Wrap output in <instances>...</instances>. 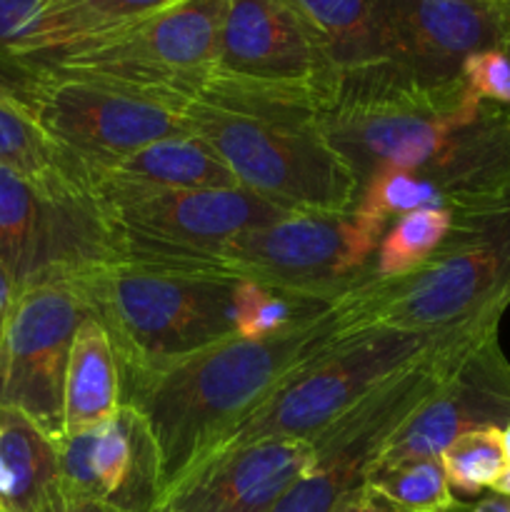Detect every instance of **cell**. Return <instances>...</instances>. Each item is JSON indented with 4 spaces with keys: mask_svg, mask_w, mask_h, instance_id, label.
<instances>
[{
    "mask_svg": "<svg viewBox=\"0 0 510 512\" xmlns=\"http://www.w3.org/2000/svg\"><path fill=\"white\" fill-rule=\"evenodd\" d=\"M88 315L75 280L23 288L0 330V408L63 438V385L78 325Z\"/></svg>",
    "mask_w": 510,
    "mask_h": 512,
    "instance_id": "7c38bea8",
    "label": "cell"
},
{
    "mask_svg": "<svg viewBox=\"0 0 510 512\" xmlns=\"http://www.w3.org/2000/svg\"><path fill=\"white\" fill-rule=\"evenodd\" d=\"M0 88L28 108L48 138L83 170V180L90 165L190 133L188 100L120 80L48 70L3 80Z\"/></svg>",
    "mask_w": 510,
    "mask_h": 512,
    "instance_id": "52a82bcc",
    "label": "cell"
},
{
    "mask_svg": "<svg viewBox=\"0 0 510 512\" xmlns=\"http://www.w3.org/2000/svg\"><path fill=\"white\" fill-rule=\"evenodd\" d=\"M460 218L448 208L405 213L390 223L373 255V278H400L420 270L453 238Z\"/></svg>",
    "mask_w": 510,
    "mask_h": 512,
    "instance_id": "cb8c5ba5",
    "label": "cell"
},
{
    "mask_svg": "<svg viewBox=\"0 0 510 512\" xmlns=\"http://www.w3.org/2000/svg\"><path fill=\"white\" fill-rule=\"evenodd\" d=\"M73 280L113 343L120 378L235 335L240 280L228 275L115 260Z\"/></svg>",
    "mask_w": 510,
    "mask_h": 512,
    "instance_id": "277c9868",
    "label": "cell"
},
{
    "mask_svg": "<svg viewBox=\"0 0 510 512\" xmlns=\"http://www.w3.org/2000/svg\"><path fill=\"white\" fill-rule=\"evenodd\" d=\"M175 3H180V0H68V5L88 30V38L110 28H118V25L133 23V20L145 18L150 13H158V10L170 8Z\"/></svg>",
    "mask_w": 510,
    "mask_h": 512,
    "instance_id": "f1b7e54d",
    "label": "cell"
},
{
    "mask_svg": "<svg viewBox=\"0 0 510 512\" xmlns=\"http://www.w3.org/2000/svg\"><path fill=\"white\" fill-rule=\"evenodd\" d=\"M325 93L210 75L185 103V120L240 188L288 213H345L363 185L320 128Z\"/></svg>",
    "mask_w": 510,
    "mask_h": 512,
    "instance_id": "7a4b0ae2",
    "label": "cell"
},
{
    "mask_svg": "<svg viewBox=\"0 0 510 512\" xmlns=\"http://www.w3.org/2000/svg\"><path fill=\"white\" fill-rule=\"evenodd\" d=\"M450 512H510V498L508 495L488 493L483 498L473 500V503H465V500H458L455 508Z\"/></svg>",
    "mask_w": 510,
    "mask_h": 512,
    "instance_id": "4dcf8cb0",
    "label": "cell"
},
{
    "mask_svg": "<svg viewBox=\"0 0 510 512\" xmlns=\"http://www.w3.org/2000/svg\"><path fill=\"white\" fill-rule=\"evenodd\" d=\"M333 300L285 293L255 283H238L235 290V335L238 338H268L325 315Z\"/></svg>",
    "mask_w": 510,
    "mask_h": 512,
    "instance_id": "484cf974",
    "label": "cell"
},
{
    "mask_svg": "<svg viewBox=\"0 0 510 512\" xmlns=\"http://www.w3.org/2000/svg\"><path fill=\"white\" fill-rule=\"evenodd\" d=\"M510 308V203L460 218L428 265L400 278H368L333 303L338 335L393 328L413 333H498Z\"/></svg>",
    "mask_w": 510,
    "mask_h": 512,
    "instance_id": "3957f363",
    "label": "cell"
},
{
    "mask_svg": "<svg viewBox=\"0 0 510 512\" xmlns=\"http://www.w3.org/2000/svg\"><path fill=\"white\" fill-rule=\"evenodd\" d=\"M85 38L68 0H0V83L45 73Z\"/></svg>",
    "mask_w": 510,
    "mask_h": 512,
    "instance_id": "d6986e66",
    "label": "cell"
},
{
    "mask_svg": "<svg viewBox=\"0 0 510 512\" xmlns=\"http://www.w3.org/2000/svg\"><path fill=\"white\" fill-rule=\"evenodd\" d=\"M503 48H505V53L510 55V0H508V38H505Z\"/></svg>",
    "mask_w": 510,
    "mask_h": 512,
    "instance_id": "d590c367",
    "label": "cell"
},
{
    "mask_svg": "<svg viewBox=\"0 0 510 512\" xmlns=\"http://www.w3.org/2000/svg\"><path fill=\"white\" fill-rule=\"evenodd\" d=\"M155 512H160V508H158V510H155Z\"/></svg>",
    "mask_w": 510,
    "mask_h": 512,
    "instance_id": "f35d334b",
    "label": "cell"
},
{
    "mask_svg": "<svg viewBox=\"0 0 510 512\" xmlns=\"http://www.w3.org/2000/svg\"><path fill=\"white\" fill-rule=\"evenodd\" d=\"M380 238L355 208L298 210L235 240L223 255V273L240 283L335 303L368 278Z\"/></svg>",
    "mask_w": 510,
    "mask_h": 512,
    "instance_id": "30bf717a",
    "label": "cell"
},
{
    "mask_svg": "<svg viewBox=\"0 0 510 512\" xmlns=\"http://www.w3.org/2000/svg\"><path fill=\"white\" fill-rule=\"evenodd\" d=\"M65 503H95L110 512H155L163 503L160 453L143 415L120 405L113 418L58 440Z\"/></svg>",
    "mask_w": 510,
    "mask_h": 512,
    "instance_id": "5bb4252c",
    "label": "cell"
},
{
    "mask_svg": "<svg viewBox=\"0 0 510 512\" xmlns=\"http://www.w3.org/2000/svg\"><path fill=\"white\" fill-rule=\"evenodd\" d=\"M160 512H170V510H165V508H163V505H160Z\"/></svg>",
    "mask_w": 510,
    "mask_h": 512,
    "instance_id": "74e56055",
    "label": "cell"
},
{
    "mask_svg": "<svg viewBox=\"0 0 510 512\" xmlns=\"http://www.w3.org/2000/svg\"><path fill=\"white\" fill-rule=\"evenodd\" d=\"M90 183L160 190L238 188V180L225 168L223 160L190 133L170 135L110 163L90 165L85 168V190Z\"/></svg>",
    "mask_w": 510,
    "mask_h": 512,
    "instance_id": "ac0fdd59",
    "label": "cell"
},
{
    "mask_svg": "<svg viewBox=\"0 0 510 512\" xmlns=\"http://www.w3.org/2000/svg\"><path fill=\"white\" fill-rule=\"evenodd\" d=\"M475 3H490V5H498V3H508V0H475Z\"/></svg>",
    "mask_w": 510,
    "mask_h": 512,
    "instance_id": "8d00e7d4",
    "label": "cell"
},
{
    "mask_svg": "<svg viewBox=\"0 0 510 512\" xmlns=\"http://www.w3.org/2000/svg\"><path fill=\"white\" fill-rule=\"evenodd\" d=\"M503 450H505V460L510 465V423L503 428Z\"/></svg>",
    "mask_w": 510,
    "mask_h": 512,
    "instance_id": "e575fe53",
    "label": "cell"
},
{
    "mask_svg": "<svg viewBox=\"0 0 510 512\" xmlns=\"http://www.w3.org/2000/svg\"><path fill=\"white\" fill-rule=\"evenodd\" d=\"M225 10L228 0H180L83 40L50 70L98 75L190 100L215 70Z\"/></svg>",
    "mask_w": 510,
    "mask_h": 512,
    "instance_id": "9c48e42d",
    "label": "cell"
},
{
    "mask_svg": "<svg viewBox=\"0 0 510 512\" xmlns=\"http://www.w3.org/2000/svg\"><path fill=\"white\" fill-rule=\"evenodd\" d=\"M88 195L103 213L120 260L223 273V255L250 230L288 210L245 188L160 190L90 183Z\"/></svg>",
    "mask_w": 510,
    "mask_h": 512,
    "instance_id": "5b68a950",
    "label": "cell"
},
{
    "mask_svg": "<svg viewBox=\"0 0 510 512\" xmlns=\"http://www.w3.org/2000/svg\"><path fill=\"white\" fill-rule=\"evenodd\" d=\"M508 423L510 360L495 333L463 355L438 390L385 440L370 468L400 460L440 458L458 435L480 428L503 430Z\"/></svg>",
    "mask_w": 510,
    "mask_h": 512,
    "instance_id": "9a60e30c",
    "label": "cell"
},
{
    "mask_svg": "<svg viewBox=\"0 0 510 512\" xmlns=\"http://www.w3.org/2000/svg\"><path fill=\"white\" fill-rule=\"evenodd\" d=\"M213 75L270 88L328 90V63L283 0H228Z\"/></svg>",
    "mask_w": 510,
    "mask_h": 512,
    "instance_id": "2e32d148",
    "label": "cell"
},
{
    "mask_svg": "<svg viewBox=\"0 0 510 512\" xmlns=\"http://www.w3.org/2000/svg\"><path fill=\"white\" fill-rule=\"evenodd\" d=\"M490 493H498V495H508L510 498V465L505 468V473L495 480V485L490 488Z\"/></svg>",
    "mask_w": 510,
    "mask_h": 512,
    "instance_id": "836d02e7",
    "label": "cell"
},
{
    "mask_svg": "<svg viewBox=\"0 0 510 512\" xmlns=\"http://www.w3.org/2000/svg\"><path fill=\"white\" fill-rule=\"evenodd\" d=\"M458 338L480 335L393 328L335 335L313 358L295 368L215 453L258 440H313L385 380Z\"/></svg>",
    "mask_w": 510,
    "mask_h": 512,
    "instance_id": "8992f818",
    "label": "cell"
},
{
    "mask_svg": "<svg viewBox=\"0 0 510 512\" xmlns=\"http://www.w3.org/2000/svg\"><path fill=\"white\" fill-rule=\"evenodd\" d=\"M115 260L118 243L88 193L0 165V263L20 290L73 280Z\"/></svg>",
    "mask_w": 510,
    "mask_h": 512,
    "instance_id": "8fae6325",
    "label": "cell"
},
{
    "mask_svg": "<svg viewBox=\"0 0 510 512\" xmlns=\"http://www.w3.org/2000/svg\"><path fill=\"white\" fill-rule=\"evenodd\" d=\"M53 512H110L103 505H95V503H63L58 510Z\"/></svg>",
    "mask_w": 510,
    "mask_h": 512,
    "instance_id": "d6a6232c",
    "label": "cell"
},
{
    "mask_svg": "<svg viewBox=\"0 0 510 512\" xmlns=\"http://www.w3.org/2000/svg\"><path fill=\"white\" fill-rule=\"evenodd\" d=\"M63 503L58 440L20 410L0 408V512H53Z\"/></svg>",
    "mask_w": 510,
    "mask_h": 512,
    "instance_id": "ffe728a7",
    "label": "cell"
},
{
    "mask_svg": "<svg viewBox=\"0 0 510 512\" xmlns=\"http://www.w3.org/2000/svg\"><path fill=\"white\" fill-rule=\"evenodd\" d=\"M485 338L488 335L450 340L358 400L348 413L310 440L313 463L270 512L333 510L343 495L363 485L385 440L438 390L463 355Z\"/></svg>",
    "mask_w": 510,
    "mask_h": 512,
    "instance_id": "ba28073f",
    "label": "cell"
},
{
    "mask_svg": "<svg viewBox=\"0 0 510 512\" xmlns=\"http://www.w3.org/2000/svg\"><path fill=\"white\" fill-rule=\"evenodd\" d=\"M380 65L403 80L438 88L460 80L470 55L503 48L508 3L375 0Z\"/></svg>",
    "mask_w": 510,
    "mask_h": 512,
    "instance_id": "4fadbf2b",
    "label": "cell"
},
{
    "mask_svg": "<svg viewBox=\"0 0 510 512\" xmlns=\"http://www.w3.org/2000/svg\"><path fill=\"white\" fill-rule=\"evenodd\" d=\"M0 165H8L40 183L88 193L83 170L48 138L28 108L3 88H0Z\"/></svg>",
    "mask_w": 510,
    "mask_h": 512,
    "instance_id": "603a6c76",
    "label": "cell"
},
{
    "mask_svg": "<svg viewBox=\"0 0 510 512\" xmlns=\"http://www.w3.org/2000/svg\"><path fill=\"white\" fill-rule=\"evenodd\" d=\"M330 512H408V510L398 508V505L390 503L388 498L375 493V490L368 488V485H360V488L350 490L348 495H343Z\"/></svg>",
    "mask_w": 510,
    "mask_h": 512,
    "instance_id": "f546056e",
    "label": "cell"
},
{
    "mask_svg": "<svg viewBox=\"0 0 510 512\" xmlns=\"http://www.w3.org/2000/svg\"><path fill=\"white\" fill-rule=\"evenodd\" d=\"M123 405L120 365L103 325L85 315L70 348L63 385V438L113 418Z\"/></svg>",
    "mask_w": 510,
    "mask_h": 512,
    "instance_id": "44dd1931",
    "label": "cell"
},
{
    "mask_svg": "<svg viewBox=\"0 0 510 512\" xmlns=\"http://www.w3.org/2000/svg\"><path fill=\"white\" fill-rule=\"evenodd\" d=\"M465 88L480 103L510 110V55L505 48L480 50L470 55L460 70Z\"/></svg>",
    "mask_w": 510,
    "mask_h": 512,
    "instance_id": "83f0119b",
    "label": "cell"
},
{
    "mask_svg": "<svg viewBox=\"0 0 510 512\" xmlns=\"http://www.w3.org/2000/svg\"><path fill=\"white\" fill-rule=\"evenodd\" d=\"M450 488L460 495H480L490 490L505 473L508 460L503 450V430L480 428L458 435L440 455Z\"/></svg>",
    "mask_w": 510,
    "mask_h": 512,
    "instance_id": "4316f807",
    "label": "cell"
},
{
    "mask_svg": "<svg viewBox=\"0 0 510 512\" xmlns=\"http://www.w3.org/2000/svg\"><path fill=\"white\" fill-rule=\"evenodd\" d=\"M310 463V440L235 445L210 455L160 505L170 512H270Z\"/></svg>",
    "mask_w": 510,
    "mask_h": 512,
    "instance_id": "e0dca14e",
    "label": "cell"
},
{
    "mask_svg": "<svg viewBox=\"0 0 510 512\" xmlns=\"http://www.w3.org/2000/svg\"><path fill=\"white\" fill-rule=\"evenodd\" d=\"M303 23L333 78L380 65L375 0H283Z\"/></svg>",
    "mask_w": 510,
    "mask_h": 512,
    "instance_id": "7402d4cb",
    "label": "cell"
},
{
    "mask_svg": "<svg viewBox=\"0 0 510 512\" xmlns=\"http://www.w3.org/2000/svg\"><path fill=\"white\" fill-rule=\"evenodd\" d=\"M335 335L328 310L268 338L228 335L173 363L120 378V398L143 415L158 443L163 500Z\"/></svg>",
    "mask_w": 510,
    "mask_h": 512,
    "instance_id": "6da1fadb",
    "label": "cell"
},
{
    "mask_svg": "<svg viewBox=\"0 0 510 512\" xmlns=\"http://www.w3.org/2000/svg\"><path fill=\"white\" fill-rule=\"evenodd\" d=\"M363 485L408 512H450L458 503L440 458L400 460L370 468Z\"/></svg>",
    "mask_w": 510,
    "mask_h": 512,
    "instance_id": "d4e9b609",
    "label": "cell"
},
{
    "mask_svg": "<svg viewBox=\"0 0 510 512\" xmlns=\"http://www.w3.org/2000/svg\"><path fill=\"white\" fill-rule=\"evenodd\" d=\"M18 293H20L18 283H15L13 275L8 273V268L0 263V330H3L5 320H8V315H10V310H13Z\"/></svg>",
    "mask_w": 510,
    "mask_h": 512,
    "instance_id": "1f68e13d",
    "label": "cell"
}]
</instances>
